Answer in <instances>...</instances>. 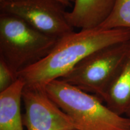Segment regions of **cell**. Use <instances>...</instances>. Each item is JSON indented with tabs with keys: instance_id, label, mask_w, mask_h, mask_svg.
Instances as JSON below:
<instances>
[{
	"instance_id": "obj_11",
	"label": "cell",
	"mask_w": 130,
	"mask_h": 130,
	"mask_svg": "<svg viewBox=\"0 0 130 130\" xmlns=\"http://www.w3.org/2000/svg\"><path fill=\"white\" fill-rule=\"evenodd\" d=\"M18 79L17 74L0 58V92L9 88Z\"/></svg>"
},
{
	"instance_id": "obj_3",
	"label": "cell",
	"mask_w": 130,
	"mask_h": 130,
	"mask_svg": "<svg viewBox=\"0 0 130 130\" xmlns=\"http://www.w3.org/2000/svg\"><path fill=\"white\" fill-rule=\"evenodd\" d=\"M58 40L17 16L0 13V58L17 75L44 58Z\"/></svg>"
},
{
	"instance_id": "obj_2",
	"label": "cell",
	"mask_w": 130,
	"mask_h": 130,
	"mask_svg": "<svg viewBox=\"0 0 130 130\" xmlns=\"http://www.w3.org/2000/svg\"><path fill=\"white\" fill-rule=\"evenodd\" d=\"M49 96L71 119L76 130H130V120L103 101L60 79L45 87Z\"/></svg>"
},
{
	"instance_id": "obj_14",
	"label": "cell",
	"mask_w": 130,
	"mask_h": 130,
	"mask_svg": "<svg viewBox=\"0 0 130 130\" xmlns=\"http://www.w3.org/2000/svg\"></svg>"
},
{
	"instance_id": "obj_7",
	"label": "cell",
	"mask_w": 130,
	"mask_h": 130,
	"mask_svg": "<svg viewBox=\"0 0 130 130\" xmlns=\"http://www.w3.org/2000/svg\"><path fill=\"white\" fill-rule=\"evenodd\" d=\"M116 0H75L66 18L73 28L88 30L98 28L111 12Z\"/></svg>"
},
{
	"instance_id": "obj_4",
	"label": "cell",
	"mask_w": 130,
	"mask_h": 130,
	"mask_svg": "<svg viewBox=\"0 0 130 130\" xmlns=\"http://www.w3.org/2000/svg\"><path fill=\"white\" fill-rule=\"evenodd\" d=\"M130 52V40L92 53L60 79L103 101L107 90Z\"/></svg>"
},
{
	"instance_id": "obj_5",
	"label": "cell",
	"mask_w": 130,
	"mask_h": 130,
	"mask_svg": "<svg viewBox=\"0 0 130 130\" xmlns=\"http://www.w3.org/2000/svg\"><path fill=\"white\" fill-rule=\"evenodd\" d=\"M66 7L57 0H0V12L23 19L50 36L60 39L74 31Z\"/></svg>"
},
{
	"instance_id": "obj_13",
	"label": "cell",
	"mask_w": 130,
	"mask_h": 130,
	"mask_svg": "<svg viewBox=\"0 0 130 130\" xmlns=\"http://www.w3.org/2000/svg\"><path fill=\"white\" fill-rule=\"evenodd\" d=\"M125 116L126 117H127V118L130 120V108L128 110V111L126 112V113H125Z\"/></svg>"
},
{
	"instance_id": "obj_10",
	"label": "cell",
	"mask_w": 130,
	"mask_h": 130,
	"mask_svg": "<svg viewBox=\"0 0 130 130\" xmlns=\"http://www.w3.org/2000/svg\"><path fill=\"white\" fill-rule=\"evenodd\" d=\"M98 28L130 29V0H116L110 15Z\"/></svg>"
},
{
	"instance_id": "obj_9",
	"label": "cell",
	"mask_w": 130,
	"mask_h": 130,
	"mask_svg": "<svg viewBox=\"0 0 130 130\" xmlns=\"http://www.w3.org/2000/svg\"><path fill=\"white\" fill-rule=\"evenodd\" d=\"M110 109L125 116L130 108V52L103 99Z\"/></svg>"
},
{
	"instance_id": "obj_6",
	"label": "cell",
	"mask_w": 130,
	"mask_h": 130,
	"mask_svg": "<svg viewBox=\"0 0 130 130\" xmlns=\"http://www.w3.org/2000/svg\"><path fill=\"white\" fill-rule=\"evenodd\" d=\"M22 101L27 130H76L71 119L51 100L45 87L25 86Z\"/></svg>"
},
{
	"instance_id": "obj_8",
	"label": "cell",
	"mask_w": 130,
	"mask_h": 130,
	"mask_svg": "<svg viewBox=\"0 0 130 130\" xmlns=\"http://www.w3.org/2000/svg\"><path fill=\"white\" fill-rule=\"evenodd\" d=\"M25 82L20 78L0 92V130H24L21 102Z\"/></svg>"
},
{
	"instance_id": "obj_12",
	"label": "cell",
	"mask_w": 130,
	"mask_h": 130,
	"mask_svg": "<svg viewBox=\"0 0 130 130\" xmlns=\"http://www.w3.org/2000/svg\"><path fill=\"white\" fill-rule=\"evenodd\" d=\"M57 1H60V2L64 4L65 6H70L72 5V3H74L75 0H57Z\"/></svg>"
},
{
	"instance_id": "obj_1",
	"label": "cell",
	"mask_w": 130,
	"mask_h": 130,
	"mask_svg": "<svg viewBox=\"0 0 130 130\" xmlns=\"http://www.w3.org/2000/svg\"><path fill=\"white\" fill-rule=\"evenodd\" d=\"M130 40V29L100 28L81 30L59 39L52 51L38 63L18 74L25 86L45 87L69 72L97 50Z\"/></svg>"
}]
</instances>
